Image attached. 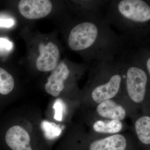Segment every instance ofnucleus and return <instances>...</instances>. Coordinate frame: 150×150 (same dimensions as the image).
<instances>
[{"instance_id": "obj_1", "label": "nucleus", "mask_w": 150, "mask_h": 150, "mask_svg": "<svg viewBox=\"0 0 150 150\" xmlns=\"http://www.w3.org/2000/svg\"><path fill=\"white\" fill-rule=\"evenodd\" d=\"M125 39L110 29L105 19L94 14H85L83 19L72 28L68 43L73 51L81 53L85 60L112 62L122 51Z\"/></svg>"}, {"instance_id": "obj_2", "label": "nucleus", "mask_w": 150, "mask_h": 150, "mask_svg": "<svg viewBox=\"0 0 150 150\" xmlns=\"http://www.w3.org/2000/svg\"><path fill=\"white\" fill-rule=\"evenodd\" d=\"M105 19L115 25L127 41L142 42L149 33L150 6L143 0L114 1Z\"/></svg>"}, {"instance_id": "obj_3", "label": "nucleus", "mask_w": 150, "mask_h": 150, "mask_svg": "<svg viewBox=\"0 0 150 150\" xmlns=\"http://www.w3.org/2000/svg\"><path fill=\"white\" fill-rule=\"evenodd\" d=\"M0 150H50L46 142L36 139L21 124L0 120Z\"/></svg>"}, {"instance_id": "obj_4", "label": "nucleus", "mask_w": 150, "mask_h": 150, "mask_svg": "<svg viewBox=\"0 0 150 150\" xmlns=\"http://www.w3.org/2000/svg\"><path fill=\"white\" fill-rule=\"evenodd\" d=\"M134 59L123 62L126 66V82L127 92L131 99L137 103L144 99L148 82L146 73L143 69L144 63Z\"/></svg>"}, {"instance_id": "obj_5", "label": "nucleus", "mask_w": 150, "mask_h": 150, "mask_svg": "<svg viewBox=\"0 0 150 150\" xmlns=\"http://www.w3.org/2000/svg\"><path fill=\"white\" fill-rule=\"evenodd\" d=\"M52 4L48 0H22L18 8L22 15L28 19L43 18L50 13Z\"/></svg>"}, {"instance_id": "obj_6", "label": "nucleus", "mask_w": 150, "mask_h": 150, "mask_svg": "<svg viewBox=\"0 0 150 150\" xmlns=\"http://www.w3.org/2000/svg\"><path fill=\"white\" fill-rule=\"evenodd\" d=\"M40 55L36 61V67L40 71L54 70L59 63L60 51L58 46L50 42L46 45L41 43L38 47Z\"/></svg>"}, {"instance_id": "obj_7", "label": "nucleus", "mask_w": 150, "mask_h": 150, "mask_svg": "<svg viewBox=\"0 0 150 150\" xmlns=\"http://www.w3.org/2000/svg\"><path fill=\"white\" fill-rule=\"evenodd\" d=\"M70 73L69 69L66 63L59 62L48 77L45 86L46 92L55 97L59 96L64 89L65 82L69 76Z\"/></svg>"}, {"instance_id": "obj_8", "label": "nucleus", "mask_w": 150, "mask_h": 150, "mask_svg": "<svg viewBox=\"0 0 150 150\" xmlns=\"http://www.w3.org/2000/svg\"><path fill=\"white\" fill-rule=\"evenodd\" d=\"M122 79L119 74L112 75L106 83L97 86L93 89L91 93L93 99L97 103H100L115 97L121 87Z\"/></svg>"}, {"instance_id": "obj_9", "label": "nucleus", "mask_w": 150, "mask_h": 150, "mask_svg": "<svg viewBox=\"0 0 150 150\" xmlns=\"http://www.w3.org/2000/svg\"><path fill=\"white\" fill-rule=\"evenodd\" d=\"M98 113L105 118L121 121L126 117V111L121 105L112 100L100 103L96 108Z\"/></svg>"}, {"instance_id": "obj_10", "label": "nucleus", "mask_w": 150, "mask_h": 150, "mask_svg": "<svg viewBox=\"0 0 150 150\" xmlns=\"http://www.w3.org/2000/svg\"><path fill=\"white\" fill-rule=\"evenodd\" d=\"M126 141L121 134H115L92 143L90 150H125Z\"/></svg>"}, {"instance_id": "obj_11", "label": "nucleus", "mask_w": 150, "mask_h": 150, "mask_svg": "<svg viewBox=\"0 0 150 150\" xmlns=\"http://www.w3.org/2000/svg\"><path fill=\"white\" fill-rule=\"evenodd\" d=\"M15 82L13 77L3 68H0V108L2 110L7 103L5 97L13 90Z\"/></svg>"}, {"instance_id": "obj_12", "label": "nucleus", "mask_w": 150, "mask_h": 150, "mask_svg": "<svg viewBox=\"0 0 150 150\" xmlns=\"http://www.w3.org/2000/svg\"><path fill=\"white\" fill-rule=\"evenodd\" d=\"M135 129L140 141L145 144H150V117L143 116L138 119L135 123Z\"/></svg>"}, {"instance_id": "obj_13", "label": "nucleus", "mask_w": 150, "mask_h": 150, "mask_svg": "<svg viewBox=\"0 0 150 150\" xmlns=\"http://www.w3.org/2000/svg\"><path fill=\"white\" fill-rule=\"evenodd\" d=\"M122 123L120 121H98L94 123V130L98 133L103 134H115L121 131Z\"/></svg>"}, {"instance_id": "obj_14", "label": "nucleus", "mask_w": 150, "mask_h": 150, "mask_svg": "<svg viewBox=\"0 0 150 150\" xmlns=\"http://www.w3.org/2000/svg\"><path fill=\"white\" fill-rule=\"evenodd\" d=\"M13 46L12 42L7 38H0V55L8 54L12 50Z\"/></svg>"}, {"instance_id": "obj_15", "label": "nucleus", "mask_w": 150, "mask_h": 150, "mask_svg": "<svg viewBox=\"0 0 150 150\" xmlns=\"http://www.w3.org/2000/svg\"><path fill=\"white\" fill-rule=\"evenodd\" d=\"M55 110L54 118L58 121H61L63 117V106L61 102L57 101L54 105Z\"/></svg>"}, {"instance_id": "obj_16", "label": "nucleus", "mask_w": 150, "mask_h": 150, "mask_svg": "<svg viewBox=\"0 0 150 150\" xmlns=\"http://www.w3.org/2000/svg\"><path fill=\"white\" fill-rule=\"evenodd\" d=\"M15 24L14 20L11 18H0V27L11 28Z\"/></svg>"}]
</instances>
